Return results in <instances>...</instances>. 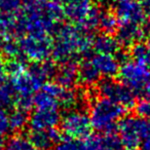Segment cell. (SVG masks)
<instances>
[{
  "instance_id": "obj_28",
  "label": "cell",
  "mask_w": 150,
  "mask_h": 150,
  "mask_svg": "<svg viewBox=\"0 0 150 150\" xmlns=\"http://www.w3.org/2000/svg\"><path fill=\"white\" fill-rule=\"evenodd\" d=\"M142 93H143L144 99H146V100L150 102V83L148 84V86H146L143 91H142Z\"/></svg>"
},
{
  "instance_id": "obj_6",
  "label": "cell",
  "mask_w": 150,
  "mask_h": 150,
  "mask_svg": "<svg viewBox=\"0 0 150 150\" xmlns=\"http://www.w3.org/2000/svg\"><path fill=\"white\" fill-rule=\"evenodd\" d=\"M20 47L26 58L35 63H42L52 54V40L48 34H29L22 39Z\"/></svg>"
},
{
  "instance_id": "obj_23",
  "label": "cell",
  "mask_w": 150,
  "mask_h": 150,
  "mask_svg": "<svg viewBox=\"0 0 150 150\" xmlns=\"http://www.w3.org/2000/svg\"><path fill=\"white\" fill-rule=\"evenodd\" d=\"M28 122V115L26 110L18 109L9 115V125L13 129H21Z\"/></svg>"
},
{
  "instance_id": "obj_33",
  "label": "cell",
  "mask_w": 150,
  "mask_h": 150,
  "mask_svg": "<svg viewBox=\"0 0 150 150\" xmlns=\"http://www.w3.org/2000/svg\"><path fill=\"white\" fill-rule=\"evenodd\" d=\"M129 150H137V149H129Z\"/></svg>"
},
{
  "instance_id": "obj_25",
  "label": "cell",
  "mask_w": 150,
  "mask_h": 150,
  "mask_svg": "<svg viewBox=\"0 0 150 150\" xmlns=\"http://www.w3.org/2000/svg\"><path fill=\"white\" fill-rule=\"evenodd\" d=\"M135 112L139 117L143 119H150V102L146 99L140 100L135 105Z\"/></svg>"
},
{
  "instance_id": "obj_21",
  "label": "cell",
  "mask_w": 150,
  "mask_h": 150,
  "mask_svg": "<svg viewBox=\"0 0 150 150\" xmlns=\"http://www.w3.org/2000/svg\"><path fill=\"white\" fill-rule=\"evenodd\" d=\"M17 101V93L13 83L2 82L0 84V106L8 107Z\"/></svg>"
},
{
  "instance_id": "obj_12",
  "label": "cell",
  "mask_w": 150,
  "mask_h": 150,
  "mask_svg": "<svg viewBox=\"0 0 150 150\" xmlns=\"http://www.w3.org/2000/svg\"><path fill=\"white\" fill-rule=\"evenodd\" d=\"M91 62L98 70L101 76L107 78L114 77L115 75L118 74L119 68H120L118 64V59L113 54H96L91 59Z\"/></svg>"
},
{
  "instance_id": "obj_11",
  "label": "cell",
  "mask_w": 150,
  "mask_h": 150,
  "mask_svg": "<svg viewBox=\"0 0 150 150\" xmlns=\"http://www.w3.org/2000/svg\"><path fill=\"white\" fill-rule=\"evenodd\" d=\"M146 35H148L144 25L137 24H119L117 29V40L125 46H133L134 44L141 42Z\"/></svg>"
},
{
  "instance_id": "obj_26",
  "label": "cell",
  "mask_w": 150,
  "mask_h": 150,
  "mask_svg": "<svg viewBox=\"0 0 150 150\" xmlns=\"http://www.w3.org/2000/svg\"><path fill=\"white\" fill-rule=\"evenodd\" d=\"M8 127H11L9 125V116L4 109L0 108V135L6 133Z\"/></svg>"
},
{
  "instance_id": "obj_5",
  "label": "cell",
  "mask_w": 150,
  "mask_h": 150,
  "mask_svg": "<svg viewBox=\"0 0 150 150\" xmlns=\"http://www.w3.org/2000/svg\"><path fill=\"white\" fill-rule=\"evenodd\" d=\"M93 125L90 115L80 110H70L61 119V129L67 138L84 140L91 136Z\"/></svg>"
},
{
  "instance_id": "obj_31",
  "label": "cell",
  "mask_w": 150,
  "mask_h": 150,
  "mask_svg": "<svg viewBox=\"0 0 150 150\" xmlns=\"http://www.w3.org/2000/svg\"><path fill=\"white\" fill-rule=\"evenodd\" d=\"M107 1L111 3H114V4H117V3H119L120 1H122V0H107Z\"/></svg>"
},
{
  "instance_id": "obj_30",
  "label": "cell",
  "mask_w": 150,
  "mask_h": 150,
  "mask_svg": "<svg viewBox=\"0 0 150 150\" xmlns=\"http://www.w3.org/2000/svg\"><path fill=\"white\" fill-rule=\"evenodd\" d=\"M3 71H4V66H3L2 61H1V58H0V78L2 77Z\"/></svg>"
},
{
  "instance_id": "obj_9",
  "label": "cell",
  "mask_w": 150,
  "mask_h": 150,
  "mask_svg": "<svg viewBox=\"0 0 150 150\" xmlns=\"http://www.w3.org/2000/svg\"><path fill=\"white\" fill-rule=\"evenodd\" d=\"M114 13L119 24H145L146 11L139 0H122L116 4Z\"/></svg>"
},
{
  "instance_id": "obj_13",
  "label": "cell",
  "mask_w": 150,
  "mask_h": 150,
  "mask_svg": "<svg viewBox=\"0 0 150 150\" xmlns=\"http://www.w3.org/2000/svg\"><path fill=\"white\" fill-rule=\"evenodd\" d=\"M61 121L60 113L56 110H36L30 119V125L33 131L50 129L56 127Z\"/></svg>"
},
{
  "instance_id": "obj_22",
  "label": "cell",
  "mask_w": 150,
  "mask_h": 150,
  "mask_svg": "<svg viewBox=\"0 0 150 150\" xmlns=\"http://www.w3.org/2000/svg\"><path fill=\"white\" fill-rule=\"evenodd\" d=\"M79 96L76 93V91L73 90V88H63V91L59 97V104L64 108H73L78 103Z\"/></svg>"
},
{
  "instance_id": "obj_19",
  "label": "cell",
  "mask_w": 150,
  "mask_h": 150,
  "mask_svg": "<svg viewBox=\"0 0 150 150\" xmlns=\"http://www.w3.org/2000/svg\"><path fill=\"white\" fill-rule=\"evenodd\" d=\"M119 27V22L117 20L116 16L114 13L110 11H103L101 15L100 23H99V28L103 33L111 34L117 32V29Z\"/></svg>"
},
{
  "instance_id": "obj_2",
  "label": "cell",
  "mask_w": 150,
  "mask_h": 150,
  "mask_svg": "<svg viewBox=\"0 0 150 150\" xmlns=\"http://www.w3.org/2000/svg\"><path fill=\"white\" fill-rule=\"evenodd\" d=\"M127 110L117 103L104 97L95 99L91 104L90 119L93 129L103 134L116 133V122Z\"/></svg>"
},
{
  "instance_id": "obj_20",
  "label": "cell",
  "mask_w": 150,
  "mask_h": 150,
  "mask_svg": "<svg viewBox=\"0 0 150 150\" xmlns=\"http://www.w3.org/2000/svg\"><path fill=\"white\" fill-rule=\"evenodd\" d=\"M131 57L133 59V61L138 62L140 64L144 65H149L150 63V50L148 47L147 44L138 43L134 44L133 46H131Z\"/></svg>"
},
{
  "instance_id": "obj_7",
  "label": "cell",
  "mask_w": 150,
  "mask_h": 150,
  "mask_svg": "<svg viewBox=\"0 0 150 150\" xmlns=\"http://www.w3.org/2000/svg\"><path fill=\"white\" fill-rule=\"evenodd\" d=\"M147 120L139 116H125L120 119L117 129L122 147L127 150L137 149L141 144Z\"/></svg>"
},
{
  "instance_id": "obj_27",
  "label": "cell",
  "mask_w": 150,
  "mask_h": 150,
  "mask_svg": "<svg viewBox=\"0 0 150 150\" xmlns=\"http://www.w3.org/2000/svg\"><path fill=\"white\" fill-rule=\"evenodd\" d=\"M141 145L143 150H150V121H147V123H146Z\"/></svg>"
},
{
  "instance_id": "obj_34",
  "label": "cell",
  "mask_w": 150,
  "mask_h": 150,
  "mask_svg": "<svg viewBox=\"0 0 150 150\" xmlns=\"http://www.w3.org/2000/svg\"><path fill=\"white\" fill-rule=\"evenodd\" d=\"M149 64H150V63H149Z\"/></svg>"
},
{
  "instance_id": "obj_8",
  "label": "cell",
  "mask_w": 150,
  "mask_h": 150,
  "mask_svg": "<svg viewBox=\"0 0 150 150\" xmlns=\"http://www.w3.org/2000/svg\"><path fill=\"white\" fill-rule=\"evenodd\" d=\"M99 93L101 97L109 99L125 109L133 108L136 105L135 92L123 83L116 82L112 79L101 81L99 83Z\"/></svg>"
},
{
  "instance_id": "obj_29",
  "label": "cell",
  "mask_w": 150,
  "mask_h": 150,
  "mask_svg": "<svg viewBox=\"0 0 150 150\" xmlns=\"http://www.w3.org/2000/svg\"><path fill=\"white\" fill-rule=\"evenodd\" d=\"M143 4L146 11V16L149 18V21H150V0H144Z\"/></svg>"
},
{
  "instance_id": "obj_1",
  "label": "cell",
  "mask_w": 150,
  "mask_h": 150,
  "mask_svg": "<svg viewBox=\"0 0 150 150\" xmlns=\"http://www.w3.org/2000/svg\"><path fill=\"white\" fill-rule=\"evenodd\" d=\"M93 43L94 38L90 31L77 25L67 24L57 30L52 56L56 62L64 64L77 57L86 56L93 48Z\"/></svg>"
},
{
  "instance_id": "obj_16",
  "label": "cell",
  "mask_w": 150,
  "mask_h": 150,
  "mask_svg": "<svg viewBox=\"0 0 150 150\" xmlns=\"http://www.w3.org/2000/svg\"><path fill=\"white\" fill-rule=\"evenodd\" d=\"M119 41L117 38H114L111 34L102 33L94 38L93 48L97 54H113L119 52Z\"/></svg>"
},
{
  "instance_id": "obj_3",
  "label": "cell",
  "mask_w": 150,
  "mask_h": 150,
  "mask_svg": "<svg viewBox=\"0 0 150 150\" xmlns=\"http://www.w3.org/2000/svg\"><path fill=\"white\" fill-rule=\"evenodd\" d=\"M65 17L74 25L92 31L99 28L101 15L103 11L94 4L93 0H63Z\"/></svg>"
},
{
  "instance_id": "obj_32",
  "label": "cell",
  "mask_w": 150,
  "mask_h": 150,
  "mask_svg": "<svg viewBox=\"0 0 150 150\" xmlns=\"http://www.w3.org/2000/svg\"><path fill=\"white\" fill-rule=\"evenodd\" d=\"M54 1H58V2H59V1H61V0H54Z\"/></svg>"
},
{
  "instance_id": "obj_15",
  "label": "cell",
  "mask_w": 150,
  "mask_h": 150,
  "mask_svg": "<svg viewBox=\"0 0 150 150\" xmlns=\"http://www.w3.org/2000/svg\"><path fill=\"white\" fill-rule=\"evenodd\" d=\"M78 68L79 65L75 61H69L62 64L57 71L56 82L63 88H73L78 80Z\"/></svg>"
},
{
  "instance_id": "obj_17",
  "label": "cell",
  "mask_w": 150,
  "mask_h": 150,
  "mask_svg": "<svg viewBox=\"0 0 150 150\" xmlns=\"http://www.w3.org/2000/svg\"><path fill=\"white\" fill-rule=\"evenodd\" d=\"M101 74L98 72L93 63L88 60L82 61L78 68V80L86 86H93L100 81Z\"/></svg>"
},
{
  "instance_id": "obj_14",
  "label": "cell",
  "mask_w": 150,
  "mask_h": 150,
  "mask_svg": "<svg viewBox=\"0 0 150 150\" xmlns=\"http://www.w3.org/2000/svg\"><path fill=\"white\" fill-rule=\"evenodd\" d=\"M62 140L61 133L56 127L41 131H33L30 137V141L33 143L37 149L46 150L52 147L54 144L59 143Z\"/></svg>"
},
{
  "instance_id": "obj_18",
  "label": "cell",
  "mask_w": 150,
  "mask_h": 150,
  "mask_svg": "<svg viewBox=\"0 0 150 150\" xmlns=\"http://www.w3.org/2000/svg\"><path fill=\"white\" fill-rule=\"evenodd\" d=\"M34 105L37 110H56L59 107V101L48 93L39 92L33 99Z\"/></svg>"
},
{
  "instance_id": "obj_4",
  "label": "cell",
  "mask_w": 150,
  "mask_h": 150,
  "mask_svg": "<svg viewBox=\"0 0 150 150\" xmlns=\"http://www.w3.org/2000/svg\"><path fill=\"white\" fill-rule=\"evenodd\" d=\"M121 83L133 92H142L150 83V68L148 65L125 60L118 71Z\"/></svg>"
},
{
  "instance_id": "obj_24",
  "label": "cell",
  "mask_w": 150,
  "mask_h": 150,
  "mask_svg": "<svg viewBox=\"0 0 150 150\" xmlns=\"http://www.w3.org/2000/svg\"><path fill=\"white\" fill-rule=\"evenodd\" d=\"M37 148L33 145L30 140L22 137L13 138L9 141L7 150H36Z\"/></svg>"
},
{
  "instance_id": "obj_10",
  "label": "cell",
  "mask_w": 150,
  "mask_h": 150,
  "mask_svg": "<svg viewBox=\"0 0 150 150\" xmlns=\"http://www.w3.org/2000/svg\"><path fill=\"white\" fill-rule=\"evenodd\" d=\"M120 138L115 133L91 135L81 140V150H121Z\"/></svg>"
}]
</instances>
